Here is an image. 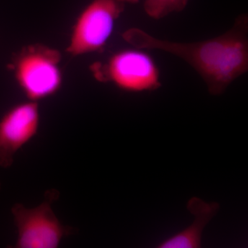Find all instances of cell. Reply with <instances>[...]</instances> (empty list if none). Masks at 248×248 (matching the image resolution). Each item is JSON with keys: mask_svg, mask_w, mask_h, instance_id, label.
I'll return each mask as SVG.
<instances>
[{"mask_svg": "<svg viewBox=\"0 0 248 248\" xmlns=\"http://www.w3.org/2000/svg\"><path fill=\"white\" fill-rule=\"evenodd\" d=\"M130 45L142 50H159L187 62L205 81L212 95H221L248 71V17L235 19L231 29L221 35L192 43L159 40L138 28L122 35Z\"/></svg>", "mask_w": 248, "mask_h": 248, "instance_id": "1", "label": "cell"}, {"mask_svg": "<svg viewBox=\"0 0 248 248\" xmlns=\"http://www.w3.org/2000/svg\"><path fill=\"white\" fill-rule=\"evenodd\" d=\"M139 0H91L81 11L72 29L67 52L73 56L102 50L115 23L129 4Z\"/></svg>", "mask_w": 248, "mask_h": 248, "instance_id": "2", "label": "cell"}, {"mask_svg": "<svg viewBox=\"0 0 248 248\" xmlns=\"http://www.w3.org/2000/svg\"><path fill=\"white\" fill-rule=\"evenodd\" d=\"M96 79L111 82L129 93L156 91L161 86L159 68L142 49H127L112 55L106 63L93 66Z\"/></svg>", "mask_w": 248, "mask_h": 248, "instance_id": "3", "label": "cell"}, {"mask_svg": "<svg viewBox=\"0 0 248 248\" xmlns=\"http://www.w3.org/2000/svg\"><path fill=\"white\" fill-rule=\"evenodd\" d=\"M59 195L58 191L49 190L43 202L32 208L15 204L11 208L17 231L14 248H56L63 237L73 233V228L62 225L52 208Z\"/></svg>", "mask_w": 248, "mask_h": 248, "instance_id": "4", "label": "cell"}, {"mask_svg": "<svg viewBox=\"0 0 248 248\" xmlns=\"http://www.w3.org/2000/svg\"><path fill=\"white\" fill-rule=\"evenodd\" d=\"M61 55L42 45L24 49L15 63L16 81L29 100L37 102L58 92L62 84Z\"/></svg>", "mask_w": 248, "mask_h": 248, "instance_id": "5", "label": "cell"}, {"mask_svg": "<svg viewBox=\"0 0 248 248\" xmlns=\"http://www.w3.org/2000/svg\"><path fill=\"white\" fill-rule=\"evenodd\" d=\"M38 104L32 101L20 103L0 118V168L9 169L15 155L35 138L40 126Z\"/></svg>", "mask_w": 248, "mask_h": 248, "instance_id": "6", "label": "cell"}, {"mask_svg": "<svg viewBox=\"0 0 248 248\" xmlns=\"http://www.w3.org/2000/svg\"><path fill=\"white\" fill-rule=\"evenodd\" d=\"M217 202L206 203L197 197L188 201L187 208L195 217L191 226L160 243L158 248H199L202 246V232L219 210Z\"/></svg>", "mask_w": 248, "mask_h": 248, "instance_id": "7", "label": "cell"}, {"mask_svg": "<svg viewBox=\"0 0 248 248\" xmlns=\"http://www.w3.org/2000/svg\"><path fill=\"white\" fill-rule=\"evenodd\" d=\"M190 0H144L143 9L152 19H160L185 9Z\"/></svg>", "mask_w": 248, "mask_h": 248, "instance_id": "8", "label": "cell"}, {"mask_svg": "<svg viewBox=\"0 0 248 248\" xmlns=\"http://www.w3.org/2000/svg\"><path fill=\"white\" fill-rule=\"evenodd\" d=\"M0 190H1V184H0Z\"/></svg>", "mask_w": 248, "mask_h": 248, "instance_id": "9", "label": "cell"}]
</instances>
